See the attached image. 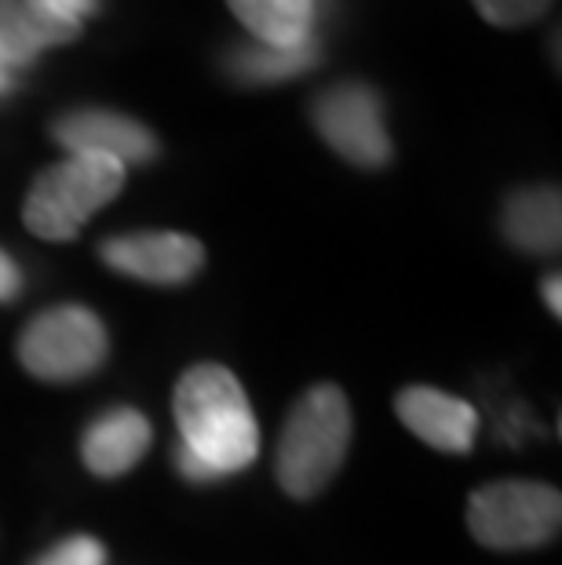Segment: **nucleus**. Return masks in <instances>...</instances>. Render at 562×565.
I'll list each match as a JSON object with an SVG mask.
<instances>
[{"label": "nucleus", "instance_id": "nucleus-1", "mask_svg": "<svg viewBox=\"0 0 562 565\" xmlns=\"http://www.w3.org/2000/svg\"><path fill=\"white\" fill-rule=\"evenodd\" d=\"M179 445L216 478L245 471L259 452V427L242 383L223 365H194L176 387Z\"/></svg>", "mask_w": 562, "mask_h": 565}, {"label": "nucleus", "instance_id": "nucleus-2", "mask_svg": "<svg viewBox=\"0 0 562 565\" xmlns=\"http://www.w3.org/2000/svg\"><path fill=\"white\" fill-rule=\"evenodd\" d=\"M351 445V405L332 383L310 387L285 419L278 438V486L296 500L321 492L340 471Z\"/></svg>", "mask_w": 562, "mask_h": 565}, {"label": "nucleus", "instance_id": "nucleus-3", "mask_svg": "<svg viewBox=\"0 0 562 565\" xmlns=\"http://www.w3.org/2000/svg\"><path fill=\"white\" fill-rule=\"evenodd\" d=\"M125 186V164L103 153H70L52 164L30 186L22 220L44 242H70L81 234L103 204H110Z\"/></svg>", "mask_w": 562, "mask_h": 565}, {"label": "nucleus", "instance_id": "nucleus-4", "mask_svg": "<svg viewBox=\"0 0 562 565\" xmlns=\"http://www.w3.org/2000/svg\"><path fill=\"white\" fill-rule=\"evenodd\" d=\"M110 335L99 315L81 303L41 310L19 335V362L47 383L85 380L106 362Z\"/></svg>", "mask_w": 562, "mask_h": 565}, {"label": "nucleus", "instance_id": "nucleus-5", "mask_svg": "<svg viewBox=\"0 0 562 565\" xmlns=\"http://www.w3.org/2000/svg\"><path fill=\"white\" fill-rule=\"evenodd\" d=\"M562 497L541 482H494L468 503V525L478 544L497 551L541 547L555 540Z\"/></svg>", "mask_w": 562, "mask_h": 565}, {"label": "nucleus", "instance_id": "nucleus-6", "mask_svg": "<svg viewBox=\"0 0 562 565\" xmlns=\"http://www.w3.org/2000/svg\"><path fill=\"white\" fill-rule=\"evenodd\" d=\"M318 136L358 168H384L394 158V142L384 121V99L373 84L343 81L310 103Z\"/></svg>", "mask_w": 562, "mask_h": 565}, {"label": "nucleus", "instance_id": "nucleus-7", "mask_svg": "<svg viewBox=\"0 0 562 565\" xmlns=\"http://www.w3.org/2000/svg\"><path fill=\"white\" fill-rule=\"evenodd\" d=\"M47 136L70 153H103L121 164H150L161 153V142L147 125L117 110H103V106L66 110L52 121Z\"/></svg>", "mask_w": 562, "mask_h": 565}, {"label": "nucleus", "instance_id": "nucleus-8", "mask_svg": "<svg viewBox=\"0 0 562 565\" xmlns=\"http://www.w3.org/2000/svg\"><path fill=\"white\" fill-rule=\"evenodd\" d=\"M99 256L106 267L125 274V278L147 281V285H183L201 270L205 248L187 234L142 231V234L106 237Z\"/></svg>", "mask_w": 562, "mask_h": 565}, {"label": "nucleus", "instance_id": "nucleus-9", "mask_svg": "<svg viewBox=\"0 0 562 565\" xmlns=\"http://www.w3.org/2000/svg\"><path fill=\"white\" fill-rule=\"evenodd\" d=\"M394 413H399V419L416 438L432 445V449L457 452V456L471 452L478 424H483L475 405H468L464 398H453V394L438 387H405L399 398H394Z\"/></svg>", "mask_w": 562, "mask_h": 565}, {"label": "nucleus", "instance_id": "nucleus-10", "mask_svg": "<svg viewBox=\"0 0 562 565\" xmlns=\"http://www.w3.org/2000/svg\"><path fill=\"white\" fill-rule=\"evenodd\" d=\"M150 419L136 408H110L81 435V460L95 478H121L150 449Z\"/></svg>", "mask_w": 562, "mask_h": 565}, {"label": "nucleus", "instance_id": "nucleus-11", "mask_svg": "<svg viewBox=\"0 0 562 565\" xmlns=\"http://www.w3.org/2000/svg\"><path fill=\"white\" fill-rule=\"evenodd\" d=\"M81 30L66 26L38 0H0V66L22 74L41 58L44 47L77 41Z\"/></svg>", "mask_w": 562, "mask_h": 565}, {"label": "nucleus", "instance_id": "nucleus-12", "mask_svg": "<svg viewBox=\"0 0 562 565\" xmlns=\"http://www.w3.org/2000/svg\"><path fill=\"white\" fill-rule=\"evenodd\" d=\"M559 190L555 186H522L511 190L500 209V231L511 248L526 256H548L559 248Z\"/></svg>", "mask_w": 562, "mask_h": 565}, {"label": "nucleus", "instance_id": "nucleus-13", "mask_svg": "<svg viewBox=\"0 0 562 565\" xmlns=\"http://www.w3.org/2000/svg\"><path fill=\"white\" fill-rule=\"evenodd\" d=\"M321 63V41H307L300 47H271V44H231L223 52L226 77L245 84V88H259V84H282L293 77L310 74Z\"/></svg>", "mask_w": 562, "mask_h": 565}, {"label": "nucleus", "instance_id": "nucleus-14", "mask_svg": "<svg viewBox=\"0 0 562 565\" xmlns=\"http://www.w3.org/2000/svg\"><path fill=\"white\" fill-rule=\"evenodd\" d=\"M242 26L271 47H300L315 41L321 0H226Z\"/></svg>", "mask_w": 562, "mask_h": 565}, {"label": "nucleus", "instance_id": "nucleus-15", "mask_svg": "<svg viewBox=\"0 0 562 565\" xmlns=\"http://www.w3.org/2000/svg\"><path fill=\"white\" fill-rule=\"evenodd\" d=\"M30 565H106V547L88 533H74L59 540L55 547H47Z\"/></svg>", "mask_w": 562, "mask_h": 565}, {"label": "nucleus", "instance_id": "nucleus-16", "mask_svg": "<svg viewBox=\"0 0 562 565\" xmlns=\"http://www.w3.org/2000/svg\"><path fill=\"white\" fill-rule=\"evenodd\" d=\"M552 0H475L478 15L494 26H526L537 15H544V8Z\"/></svg>", "mask_w": 562, "mask_h": 565}, {"label": "nucleus", "instance_id": "nucleus-17", "mask_svg": "<svg viewBox=\"0 0 562 565\" xmlns=\"http://www.w3.org/2000/svg\"><path fill=\"white\" fill-rule=\"evenodd\" d=\"M38 4L47 15H55L59 22H66V26H74V30H81V22L88 15H99L103 11V0H38Z\"/></svg>", "mask_w": 562, "mask_h": 565}, {"label": "nucleus", "instance_id": "nucleus-18", "mask_svg": "<svg viewBox=\"0 0 562 565\" xmlns=\"http://www.w3.org/2000/svg\"><path fill=\"white\" fill-rule=\"evenodd\" d=\"M533 430V416L526 413V405H508V408H500L497 413V438L500 441H508V445H522L526 435Z\"/></svg>", "mask_w": 562, "mask_h": 565}, {"label": "nucleus", "instance_id": "nucleus-19", "mask_svg": "<svg viewBox=\"0 0 562 565\" xmlns=\"http://www.w3.org/2000/svg\"><path fill=\"white\" fill-rule=\"evenodd\" d=\"M172 463H176V471H179V475H183V478H187V482H194V486H209V482H220V478H216V475H212V471H209V467H205V463H201V460H198V456H194V452H187V449H183V445H179V441H176Z\"/></svg>", "mask_w": 562, "mask_h": 565}, {"label": "nucleus", "instance_id": "nucleus-20", "mask_svg": "<svg viewBox=\"0 0 562 565\" xmlns=\"http://www.w3.org/2000/svg\"><path fill=\"white\" fill-rule=\"evenodd\" d=\"M22 270H19V263L8 256L4 248H0V303H11L19 292H22Z\"/></svg>", "mask_w": 562, "mask_h": 565}, {"label": "nucleus", "instance_id": "nucleus-21", "mask_svg": "<svg viewBox=\"0 0 562 565\" xmlns=\"http://www.w3.org/2000/svg\"><path fill=\"white\" fill-rule=\"evenodd\" d=\"M541 292H544L548 310H552V315L559 318V315H562V303H559V274H548L544 285H541Z\"/></svg>", "mask_w": 562, "mask_h": 565}, {"label": "nucleus", "instance_id": "nucleus-22", "mask_svg": "<svg viewBox=\"0 0 562 565\" xmlns=\"http://www.w3.org/2000/svg\"><path fill=\"white\" fill-rule=\"evenodd\" d=\"M15 88H19V74H11L8 66H0V99H8Z\"/></svg>", "mask_w": 562, "mask_h": 565}]
</instances>
